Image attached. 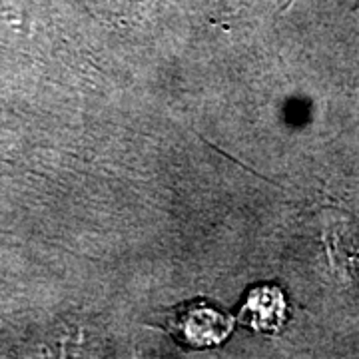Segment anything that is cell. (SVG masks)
I'll return each instance as SVG.
<instances>
[{"mask_svg":"<svg viewBox=\"0 0 359 359\" xmlns=\"http://www.w3.org/2000/svg\"><path fill=\"white\" fill-rule=\"evenodd\" d=\"M231 318L210 302H190L172 309L170 332L182 346L212 347L231 332Z\"/></svg>","mask_w":359,"mask_h":359,"instance_id":"obj_1","label":"cell"},{"mask_svg":"<svg viewBox=\"0 0 359 359\" xmlns=\"http://www.w3.org/2000/svg\"><path fill=\"white\" fill-rule=\"evenodd\" d=\"M240 321L262 334H278L285 321V299L280 287L259 285L245 294Z\"/></svg>","mask_w":359,"mask_h":359,"instance_id":"obj_2","label":"cell"}]
</instances>
